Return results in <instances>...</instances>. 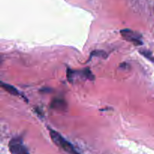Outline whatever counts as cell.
Listing matches in <instances>:
<instances>
[{
  "label": "cell",
  "instance_id": "1",
  "mask_svg": "<svg viewBox=\"0 0 154 154\" xmlns=\"http://www.w3.org/2000/svg\"><path fill=\"white\" fill-rule=\"evenodd\" d=\"M49 133L50 136H51V139L54 141V144L58 146L62 150H64L65 152L69 154H81L74 147L73 144H71L69 141L63 138L57 131L49 128Z\"/></svg>",
  "mask_w": 154,
  "mask_h": 154
},
{
  "label": "cell",
  "instance_id": "2",
  "mask_svg": "<svg viewBox=\"0 0 154 154\" xmlns=\"http://www.w3.org/2000/svg\"><path fill=\"white\" fill-rule=\"evenodd\" d=\"M120 32L125 40L131 42L135 46H141L143 45L142 36L138 32L133 31L129 29H124L120 30Z\"/></svg>",
  "mask_w": 154,
  "mask_h": 154
},
{
  "label": "cell",
  "instance_id": "3",
  "mask_svg": "<svg viewBox=\"0 0 154 154\" xmlns=\"http://www.w3.org/2000/svg\"><path fill=\"white\" fill-rule=\"evenodd\" d=\"M8 149L11 154H30L20 138H12L8 143Z\"/></svg>",
  "mask_w": 154,
  "mask_h": 154
},
{
  "label": "cell",
  "instance_id": "4",
  "mask_svg": "<svg viewBox=\"0 0 154 154\" xmlns=\"http://www.w3.org/2000/svg\"><path fill=\"white\" fill-rule=\"evenodd\" d=\"M1 87H2V88L4 89V90H5L6 92H8V93L11 94L12 96H23V95L21 94L20 93L19 90H17L16 88H15L14 87V86L10 85V84H6V83L2 82L1 83Z\"/></svg>",
  "mask_w": 154,
  "mask_h": 154
},
{
  "label": "cell",
  "instance_id": "5",
  "mask_svg": "<svg viewBox=\"0 0 154 154\" xmlns=\"http://www.w3.org/2000/svg\"><path fill=\"white\" fill-rule=\"evenodd\" d=\"M139 53L144 57L145 58H147V60H149L150 61H151L152 63H154V57L152 55V53L148 51H146V50H140Z\"/></svg>",
  "mask_w": 154,
  "mask_h": 154
},
{
  "label": "cell",
  "instance_id": "6",
  "mask_svg": "<svg viewBox=\"0 0 154 154\" xmlns=\"http://www.w3.org/2000/svg\"><path fill=\"white\" fill-rule=\"evenodd\" d=\"M93 57H103V58H106L107 54L106 53L103 51H95L91 53V56L90 57V58H92Z\"/></svg>",
  "mask_w": 154,
  "mask_h": 154
}]
</instances>
